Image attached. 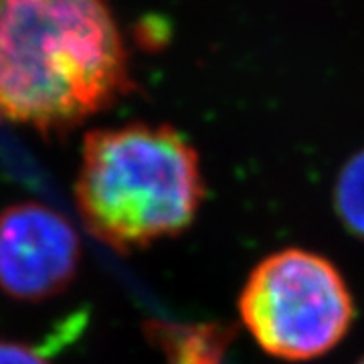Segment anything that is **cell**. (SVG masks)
I'll return each instance as SVG.
<instances>
[{"instance_id": "6da1fadb", "label": "cell", "mask_w": 364, "mask_h": 364, "mask_svg": "<svg viewBox=\"0 0 364 364\" xmlns=\"http://www.w3.org/2000/svg\"><path fill=\"white\" fill-rule=\"evenodd\" d=\"M132 91L107 0H0V122L65 132Z\"/></svg>"}, {"instance_id": "7a4b0ae2", "label": "cell", "mask_w": 364, "mask_h": 364, "mask_svg": "<svg viewBox=\"0 0 364 364\" xmlns=\"http://www.w3.org/2000/svg\"><path fill=\"white\" fill-rule=\"evenodd\" d=\"M205 198L196 150L170 126L128 124L83 138L75 182L93 237L132 251L182 233Z\"/></svg>"}, {"instance_id": "3957f363", "label": "cell", "mask_w": 364, "mask_h": 364, "mask_svg": "<svg viewBox=\"0 0 364 364\" xmlns=\"http://www.w3.org/2000/svg\"><path fill=\"white\" fill-rule=\"evenodd\" d=\"M239 312L267 354L301 363L342 342L354 320V299L334 263L306 249H286L251 272Z\"/></svg>"}, {"instance_id": "277c9868", "label": "cell", "mask_w": 364, "mask_h": 364, "mask_svg": "<svg viewBox=\"0 0 364 364\" xmlns=\"http://www.w3.org/2000/svg\"><path fill=\"white\" fill-rule=\"evenodd\" d=\"M79 239L63 215L41 203L0 213V289L39 301L63 291L75 277Z\"/></svg>"}, {"instance_id": "5b68a950", "label": "cell", "mask_w": 364, "mask_h": 364, "mask_svg": "<svg viewBox=\"0 0 364 364\" xmlns=\"http://www.w3.org/2000/svg\"><path fill=\"white\" fill-rule=\"evenodd\" d=\"M334 208L344 227L364 241V150L340 170L334 186Z\"/></svg>"}, {"instance_id": "8992f818", "label": "cell", "mask_w": 364, "mask_h": 364, "mask_svg": "<svg viewBox=\"0 0 364 364\" xmlns=\"http://www.w3.org/2000/svg\"><path fill=\"white\" fill-rule=\"evenodd\" d=\"M0 364H49L37 348L14 340H0Z\"/></svg>"}, {"instance_id": "52a82bcc", "label": "cell", "mask_w": 364, "mask_h": 364, "mask_svg": "<svg viewBox=\"0 0 364 364\" xmlns=\"http://www.w3.org/2000/svg\"><path fill=\"white\" fill-rule=\"evenodd\" d=\"M360 364H364V360H363V363H360Z\"/></svg>"}]
</instances>
